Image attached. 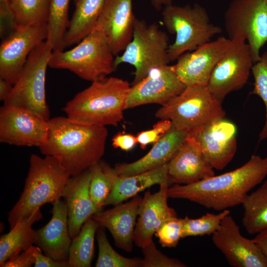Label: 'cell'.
<instances>
[{"label":"cell","instance_id":"42","mask_svg":"<svg viewBox=\"0 0 267 267\" xmlns=\"http://www.w3.org/2000/svg\"><path fill=\"white\" fill-rule=\"evenodd\" d=\"M253 240L262 252L267 262V228L258 233Z\"/></svg>","mask_w":267,"mask_h":267},{"label":"cell","instance_id":"26","mask_svg":"<svg viewBox=\"0 0 267 267\" xmlns=\"http://www.w3.org/2000/svg\"><path fill=\"white\" fill-rule=\"evenodd\" d=\"M43 218L40 209L29 217L19 220L10 231L0 238V267L20 253L28 250L38 239L32 225Z\"/></svg>","mask_w":267,"mask_h":267},{"label":"cell","instance_id":"6","mask_svg":"<svg viewBox=\"0 0 267 267\" xmlns=\"http://www.w3.org/2000/svg\"><path fill=\"white\" fill-rule=\"evenodd\" d=\"M221 101L214 98L207 86H186L179 94L161 105L156 118L169 120L178 130L191 134L215 121L224 118Z\"/></svg>","mask_w":267,"mask_h":267},{"label":"cell","instance_id":"4","mask_svg":"<svg viewBox=\"0 0 267 267\" xmlns=\"http://www.w3.org/2000/svg\"><path fill=\"white\" fill-rule=\"evenodd\" d=\"M71 177L54 157L32 154L23 192L8 213L10 229L44 204H52L61 199Z\"/></svg>","mask_w":267,"mask_h":267},{"label":"cell","instance_id":"44","mask_svg":"<svg viewBox=\"0 0 267 267\" xmlns=\"http://www.w3.org/2000/svg\"><path fill=\"white\" fill-rule=\"evenodd\" d=\"M153 6L157 10H160L163 6L172 4V0H151Z\"/></svg>","mask_w":267,"mask_h":267},{"label":"cell","instance_id":"3","mask_svg":"<svg viewBox=\"0 0 267 267\" xmlns=\"http://www.w3.org/2000/svg\"><path fill=\"white\" fill-rule=\"evenodd\" d=\"M131 85L121 78L104 77L91 82L63 108L75 122L117 127L123 119Z\"/></svg>","mask_w":267,"mask_h":267},{"label":"cell","instance_id":"19","mask_svg":"<svg viewBox=\"0 0 267 267\" xmlns=\"http://www.w3.org/2000/svg\"><path fill=\"white\" fill-rule=\"evenodd\" d=\"M169 186L168 183H162L157 192L152 193L147 190L142 198L133 236L136 246L141 248L149 244L162 223L168 218L177 216L167 203Z\"/></svg>","mask_w":267,"mask_h":267},{"label":"cell","instance_id":"45","mask_svg":"<svg viewBox=\"0 0 267 267\" xmlns=\"http://www.w3.org/2000/svg\"></svg>","mask_w":267,"mask_h":267},{"label":"cell","instance_id":"34","mask_svg":"<svg viewBox=\"0 0 267 267\" xmlns=\"http://www.w3.org/2000/svg\"><path fill=\"white\" fill-rule=\"evenodd\" d=\"M230 212L229 210L225 209L219 214L207 213L196 219L187 216L181 218L182 238L213 234L219 228L222 219Z\"/></svg>","mask_w":267,"mask_h":267},{"label":"cell","instance_id":"9","mask_svg":"<svg viewBox=\"0 0 267 267\" xmlns=\"http://www.w3.org/2000/svg\"><path fill=\"white\" fill-rule=\"evenodd\" d=\"M169 45L167 34L157 24H148L136 18L132 39L122 54L115 58L114 67L122 63L133 66L134 85L144 78L152 69L168 64Z\"/></svg>","mask_w":267,"mask_h":267},{"label":"cell","instance_id":"16","mask_svg":"<svg viewBox=\"0 0 267 267\" xmlns=\"http://www.w3.org/2000/svg\"><path fill=\"white\" fill-rule=\"evenodd\" d=\"M230 42L223 36L208 42L192 52L181 55L173 69L186 86H207L211 73Z\"/></svg>","mask_w":267,"mask_h":267},{"label":"cell","instance_id":"18","mask_svg":"<svg viewBox=\"0 0 267 267\" xmlns=\"http://www.w3.org/2000/svg\"><path fill=\"white\" fill-rule=\"evenodd\" d=\"M135 19L132 0H104L93 28L105 35L114 55H117L131 41Z\"/></svg>","mask_w":267,"mask_h":267},{"label":"cell","instance_id":"39","mask_svg":"<svg viewBox=\"0 0 267 267\" xmlns=\"http://www.w3.org/2000/svg\"><path fill=\"white\" fill-rule=\"evenodd\" d=\"M35 247L31 248L15 256L1 267H31L35 262Z\"/></svg>","mask_w":267,"mask_h":267},{"label":"cell","instance_id":"29","mask_svg":"<svg viewBox=\"0 0 267 267\" xmlns=\"http://www.w3.org/2000/svg\"><path fill=\"white\" fill-rule=\"evenodd\" d=\"M99 223L88 219L72 240L68 262L70 267H90L94 253V238Z\"/></svg>","mask_w":267,"mask_h":267},{"label":"cell","instance_id":"14","mask_svg":"<svg viewBox=\"0 0 267 267\" xmlns=\"http://www.w3.org/2000/svg\"><path fill=\"white\" fill-rule=\"evenodd\" d=\"M212 241L233 267H267L266 258L253 239L244 237L230 214L212 234Z\"/></svg>","mask_w":267,"mask_h":267},{"label":"cell","instance_id":"2","mask_svg":"<svg viewBox=\"0 0 267 267\" xmlns=\"http://www.w3.org/2000/svg\"><path fill=\"white\" fill-rule=\"evenodd\" d=\"M47 124V140L40 151L57 159L71 177L101 160L108 135L106 127L79 123L63 116L50 118Z\"/></svg>","mask_w":267,"mask_h":267},{"label":"cell","instance_id":"41","mask_svg":"<svg viewBox=\"0 0 267 267\" xmlns=\"http://www.w3.org/2000/svg\"><path fill=\"white\" fill-rule=\"evenodd\" d=\"M136 143V136L125 132L118 133L112 139V144L114 148H119L125 151L132 150Z\"/></svg>","mask_w":267,"mask_h":267},{"label":"cell","instance_id":"5","mask_svg":"<svg viewBox=\"0 0 267 267\" xmlns=\"http://www.w3.org/2000/svg\"><path fill=\"white\" fill-rule=\"evenodd\" d=\"M162 20L168 31L176 35L169 45V62L177 60L187 51L195 50L221 33L222 29L211 22L206 9L198 3L183 6L173 4L164 7Z\"/></svg>","mask_w":267,"mask_h":267},{"label":"cell","instance_id":"1","mask_svg":"<svg viewBox=\"0 0 267 267\" xmlns=\"http://www.w3.org/2000/svg\"><path fill=\"white\" fill-rule=\"evenodd\" d=\"M267 177V157L253 155L245 164L231 171L191 184H174L169 187L168 195L222 211L242 204L249 192Z\"/></svg>","mask_w":267,"mask_h":267},{"label":"cell","instance_id":"27","mask_svg":"<svg viewBox=\"0 0 267 267\" xmlns=\"http://www.w3.org/2000/svg\"><path fill=\"white\" fill-rule=\"evenodd\" d=\"M104 0H74L75 11L64 38V48L79 43L93 29Z\"/></svg>","mask_w":267,"mask_h":267},{"label":"cell","instance_id":"24","mask_svg":"<svg viewBox=\"0 0 267 267\" xmlns=\"http://www.w3.org/2000/svg\"><path fill=\"white\" fill-rule=\"evenodd\" d=\"M188 135L173 125L165 135L154 143L146 155L130 163L118 164L114 167V171L119 177H127L162 166L170 161Z\"/></svg>","mask_w":267,"mask_h":267},{"label":"cell","instance_id":"36","mask_svg":"<svg viewBox=\"0 0 267 267\" xmlns=\"http://www.w3.org/2000/svg\"><path fill=\"white\" fill-rule=\"evenodd\" d=\"M181 218L173 217L166 220L155 233L163 247L173 248L178 244L182 238Z\"/></svg>","mask_w":267,"mask_h":267},{"label":"cell","instance_id":"35","mask_svg":"<svg viewBox=\"0 0 267 267\" xmlns=\"http://www.w3.org/2000/svg\"><path fill=\"white\" fill-rule=\"evenodd\" d=\"M254 79L252 93L259 96L263 100L266 109V120L259 134V141L267 139V50L261 55L252 68Z\"/></svg>","mask_w":267,"mask_h":267},{"label":"cell","instance_id":"37","mask_svg":"<svg viewBox=\"0 0 267 267\" xmlns=\"http://www.w3.org/2000/svg\"><path fill=\"white\" fill-rule=\"evenodd\" d=\"M143 258L140 267H185L187 266L179 260L170 258L157 248L153 240L141 248Z\"/></svg>","mask_w":267,"mask_h":267},{"label":"cell","instance_id":"30","mask_svg":"<svg viewBox=\"0 0 267 267\" xmlns=\"http://www.w3.org/2000/svg\"><path fill=\"white\" fill-rule=\"evenodd\" d=\"M50 0H9L15 27L47 23Z\"/></svg>","mask_w":267,"mask_h":267},{"label":"cell","instance_id":"23","mask_svg":"<svg viewBox=\"0 0 267 267\" xmlns=\"http://www.w3.org/2000/svg\"><path fill=\"white\" fill-rule=\"evenodd\" d=\"M52 205L50 220L36 230L38 239L35 245L50 257L57 260L68 261L72 239L69 231L67 206L61 199Z\"/></svg>","mask_w":267,"mask_h":267},{"label":"cell","instance_id":"25","mask_svg":"<svg viewBox=\"0 0 267 267\" xmlns=\"http://www.w3.org/2000/svg\"><path fill=\"white\" fill-rule=\"evenodd\" d=\"M169 163L144 173L127 177L118 176L114 186L104 206H115L134 197L155 184L171 182L168 176Z\"/></svg>","mask_w":267,"mask_h":267},{"label":"cell","instance_id":"8","mask_svg":"<svg viewBox=\"0 0 267 267\" xmlns=\"http://www.w3.org/2000/svg\"><path fill=\"white\" fill-rule=\"evenodd\" d=\"M52 51L46 40L31 51L3 104L31 111L46 121L50 119L46 100L45 80L46 69Z\"/></svg>","mask_w":267,"mask_h":267},{"label":"cell","instance_id":"43","mask_svg":"<svg viewBox=\"0 0 267 267\" xmlns=\"http://www.w3.org/2000/svg\"><path fill=\"white\" fill-rule=\"evenodd\" d=\"M13 85L8 81L0 79V100L4 101L10 95Z\"/></svg>","mask_w":267,"mask_h":267},{"label":"cell","instance_id":"32","mask_svg":"<svg viewBox=\"0 0 267 267\" xmlns=\"http://www.w3.org/2000/svg\"><path fill=\"white\" fill-rule=\"evenodd\" d=\"M70 1L50 0L46 40L50 44L53 51L65 48L64 38L69 23L68 15Z\"/></svg>","mask_w":267,"mask_h":267},{"label":"cell","instance_id":"17","mask_svg":"<svg viewBox=\"0 0 267 267\" xmlns=\"http://www.w3.org/2000/svg\"><path fill=\"white\" fill-rule=\"evenodd\" d=\"M236 134L235 125L223 118L203 126L189 135L198 141L211 167L221 170L231 162L236 153Z\"/></svg>","mask_w":267,"mask_h":267},{"label":"cell","instance_id":"20","mask_svg":"<svg viewBox=\"0 0 267 267\" xmlns=\"http://www.w3.org/2000/svg\"><path fill=\"white\" fill-rule=\"evenodd\" d=\"M215 175L196 139L188 135L169 162L171 183L189 184Z\"/></svg>","mask_w":267,"mask_h":267},{"label":"cell","instance_id":"38","mask_svg":"<svg viewBox=\"0 0 267 267\" xmlns=\"http://www.w3.org/2000/svg\"><path fill=\"white\" fill-rule=\"evenodd\" d=\"M173 124L169 120H161L153 126L151 129L138 133L137 143L144 149L148 144L155 143L165 135L172 128Z\"/></svg>","mask_w":267,"mask_h":267},{"label":"cell","instance_id":"15","mask_svg":"<svg viewBox=\"0 0 267 267\" xmlns=\"http://www.w3.org/2000/svg\"><path fill=\"white\" fill-rule=\"evenodd\" d=\"M186 87L175 73L172 65L155 67L144 78L131 86L126 109L147 104L162 105L180 93Z\"/></svg>","mask_w":267,"mask_h":267},{"label":"cell","instance_id":"28","mask_svg":"<svg viewBox=\"0 0 267 267\" xmlns=\"http://www.w3.org/2000/svg\"><path fill=\"white\" fill-rule=\"evenodd\" d=\"M242 224L250 234H257L267 228V179L250 194L242 203Z\"/></svg>","mask_w":267,"mask_h":267},{"label":"cell","instance_id":"33","mask_svg":"<svg viewBox=\"0 0 267 267\" xmlns=\"http://www.w3.org/2000/svg\"><path fill=\"white\" fill-rule=\"evenodd\" d=\"M98 255L96 267H140L141 259L129 258L117 253L110 245L105 228L99 225L96 231Z\"/></svg>","mask_w":267,"mask_h":267},{"label":"cell","instance_id":"11","mask_svg":"<svg viewBox=\"0 0 267 267\" xmlns=\"http://www.w3.org/2000/svg\"><path fill=\"white\" fill-rule=\"evenodd\" d=\"M254 63L250 47L244 40H230L211 73L207 85L208 91L222 102L227 94L246 85Z\"/></svg>","mask_w":267,"mask_h":267},{"label":"cell","instance_id":"12","mask_svg":"<svg viewBox=\"0 0 267 267\" xmlns=\"http://www.w3.org/2000/svg\"><path fill=\"white\" fill-rule=\"evenodd\" d=\"M47 36V23L12 29L0 46V79L13 85L31 51Z\"/></svg>","mask_w":267,"mask_h":267},{"label":"cell","instance_id":"21","mask_svg":"<svg viewBox=\"0 0 267 267\" xmlns=\"http://www.w3.org/2000/svg\"><path fill=\"white\" fill-rule=\"evenodd\" d=\"M142 197L136 195L126 203L96 213L92 217L99 225L107 229L115 246L127 252L133 249V236Z\"/></svg>","mask_w":267,"mask_h":267},{"label":"cell","instance_id":"10","mask_svg":"<svg viewBox=\"0 0 267 267\" xmlns=\"http://www.w3.org/2000/svg\"><path fill=\"white\" fill-rule=\"evenodd\" d=\"M229 40L241 39L249 45L255 63L267 42V0H232L224 15Z\"/></svg>","mask_w":267,"mask_h":267},{"label":"cell","instance_id":"40","mask_svg":"<svg viewBox=\"0 0 267 267\" xmlns=\"http://www.w3.org/2000/svg\"><path fill=\"white\" fill-rule=\"evenodd\" d=\"M35 267H70L68 261L55 260L42 253L38 246L35 247Z\"/></svg>","mask_w":267,"mask_h":267},{"label":"cell","instance_id":"7","mask_svg":"<svg viewBox=\"0 0 267 267\" xmlns=\"http://www.w3.org/2000/svg\"><path fill=\"white\" fill-rule=\"evenodd\" d=\"M114 60L106 37L93 28L74 48L52 51L48 67L68 70L92 82L114 72Z\"/></svg>","mask_w":267,"mask_h":267},{"label":"cell","instance_id":"22","mask_svg":"<svg viewBox=\"0 0 267 267\" xmlns=\"http://www.w3.org/2000/svg\"><path fill=\"white\" fill-rule=\"evenodd\" d=\"M90 173L89 169L80 175L71 177L65 187L62 198L67 209L68 227L73 239L85 222L102 210L92 202L89 193Z\"/></svg>","mask_w":267,"mask_h":267},{"label":"cell","instance_id":"13","mask_svg":"<svg viewBox=\"0 0 267 267\" xmlns=\"http://www.w3.org/2000/svg\"><path fill=\"white\" fill-rule=\"evenodd\" d=\"M47 121L22 108L3 104L0 108V142L18 146L40 147L47 138Z\"/></svg>","mask_w":267,"mask_h":267},{"label":"cell","instance_id":"31","mask_svg":"<svg viewBox=\"0 0 267 267\" xmlns=\"http://www.w3.org/2000/svg\"><path fill=\"white\" fill-rule=\"evenodd\" d=\"M90 173L89 193L95 206L102 210L115 184L118 175L114 168L101 160L89 169Z\"/></svg>","mask_w":267,"mask_h":267}]
</instances>
